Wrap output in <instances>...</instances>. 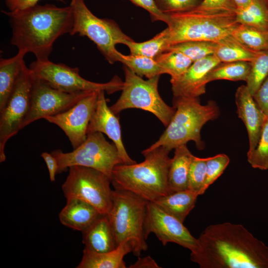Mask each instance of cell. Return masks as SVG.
I'll return each mask as SVG.
<instances>
[{
	"label": "cell",
	"mask_w": 268,
	"mask_h": 268,
	"mask_svg": "<svg viewBox=\"0 0 268 268\" xmlns=\"http://www.w3.org/2000/svg\"><path fill=\"white\" fill-rule=\"evenodd\" d=\"M191 261L201 268H268V247L240 224L207 226Z\"/></svg>",
	"instance_id": "cell-1"
},
{
	"label": "cell",
	"mask_w": 268,
	"mask_h": 268,
	"mask_svg": "<svg viewBox=\"0 0 268 268\" xmlns=\"http://www.w3.org/2000/svg\"><path fill=\"white\" fill-rule=\"evenodd\" d=\"M1 12L9 17L10 44L18 51L32 53L40 61L49 60L55 41L70 34L73 25L70 5L60 7L53 4H37L21 10Z\"/></svg>",
	"instance_id": "cell-2"
},
{
	"label": "cell",
	"mask_w": 268,
	"mask_h": 268,
	"mask_svg": "<svg viewBox=\"0 0 268 268\" xmlns=\"http://www.w3.org/2000/svg\"><path fill=\"white\" fill-rule=\"evenodd\" d=\"M169 151L162 146L142 155V162L116 165L112 172L111 183L114 188L130 191L148 201L154 202L171 193L168 173L172 158Z\"/></svg>",
	"instance_id": "cell-3"
},
{
	"label": "cell",
	"mask_w": 268,
	"mask_h": 268,
	"mask_svg": "<svg viewBox=\"0 0 268 268\" xmlns=\"http://www.w3.org/2000/svg\"><path fill=\"white\" fill-rule=\"evenodd\" d=\"M173 104L176 112L165 131L157 141L141 152L142 154L160 146L170 151L191 140L199 150L203 148L201 130L206 123L219 116L217 104L210 101L202 105L199 97H173Z\"/></svg>",
	"instance_id": "cell-4"
},
{
	"label": "cell",
	"mask_w": 268,
	"mask_h": 268,
	"mask_svg": "<svg viewBox=\"0 0 268 268\" xmlns=\"http://www.w3.org/2000/svg\"><path fill=\"white\" fill-rule=\"evenodd\" d=\"M167 14L169 46L192 41L217 43L231 35L239 24L235 11L209 13L193 9Z\"/></svg>",
	"instance_id": "cell-5"
},
{
	"label": "cell",
	"mask_w": 268,
	"mask_h": 268,
	"mask_svg": "<svg viewBox=\"0 0 268 268\" xmlns=\"http://www.w3.org/2000/svg\"><path fill=\"white\" fill-rule=\"evenodd\" d=\"M147 202L130 191L114 188L107 214L117 246L128 242L136 257L148 248L144 230Z\"/></svg>",
	"instance_id": "cell-6"
},
{
	"label": "cell",
	"mask_w": 268,
	"mask_h": 268,
	"mask_svg": "<svg viewBox=\"0 0 268 268\" xmlns=\"http://www.w3.org/2000/svg\"><path fill=\"white\" fill-rule=\"evenodd\" d=\"M73 16L70 35L87 37L95 44L107 61L113 64L119 62L121 53L116 48L118 44L125 45L132 40L113 20L96 16L87 6L85 0H71Z\"/></svg>",
	"instance_id": "cell-7"
},
{
	"label": "cell",
	"mask_w": 268,
	"mask_h": 268,
	"mask_svg": "<svg viewBox=\"0 0 268 268\" xmlns=\"http://www.w3.org/2000/svg\"><path fill=\"white\" fill-rule=\"evenodd\" d=\"M125 81L122 92L118 100L110 107L118 115L129 108H137L154 114L167 127L172 120L176 108L168 105L162 99L158 90L160 75L146 80L124 66Z\"/></svg>",
	"instance_id": "cell-8"
},
{
	"label": "cell",
	"mask_w": 268,
	"mask_h": 268,
	"mask_svg": "<svg viewBox=\"0 0 268 268\" xmlns=\"http://www.w3.org/2000/svg\"><path fill=\"white\" fill-rule=\"evenodd\" d=\"M51 154L57 160L58 173L73 166H81L98 170L111 181L114 167L124 164L115 145L107 141L100 132L87 134L86 139L72 151L56 149Z\"/></svg>",
	"instance_id": "cell-9"
},
{
	"label": "cell",
	"mask_w": 268,
	"mask_h": 268,
	"mask_svg": "<svg viewBox=\"0 0 268 268\" xmlns=\"http://www.w3.org/2000/svg\"><path fill=\"white\" fill-rule=\"evenodd\" d=\"M62 186L67 200L75 198L95 207L102 215H107L112 205L113 191L110 179L96 169L73 166Z\"/></svg>",
	"instance_id": "cell-10"
},
{
	"label": "cell",
	"mask_w": 268,
	"mask_h": 268,
	"mask_svg": "<svg viewBox=\"0 0 268 268\" xmlns=\"http://www.w3.org/2000/svg\"><path fill=\"white\" fill-rule=\"evenodd\" d=\"M29 68L36 78L67 93L104 90L111 94L122 90L124 85V82L116 75L106 83L89 81L80 75L78 67H70L62 63L56 64L49 60H36L31 63Z\"/></svg>",
	"instance_id": "cell-11"
},
{
	"label": "cell",
	"mask_w": 268,
	"mask_h": 268,
	"mask_svg": "<svg viewBox=\"0 0 268 268\" xmlns=\"http://www.w3.org/2000/svg\"><path fill=\"white\" fill-rule=\"evenodd\" d=\"M35 76L25 64L4 108L0 111V162L6 159L7 141L22 129L30 107Z\"/></svg>",
	"instance_id": "cell-12"
},
{
	"label": "cell",
	"mask_w": 268,
	"mask_h": 268,
	"mask_svg": "<svg viewBox=\"0 0 268 268\" xmlns=\"http://www.w3.org/2000/svg\"><path fill=\"white\" fill-rule=\"evenodd\" d=\"M91 91H93L63 92L35 77L30 107L22 124V129L38 120L67 111Z\"/></svg>",
	"instance_id": "cell-13"
},
{
	"label": "cell",
	"mask_w": 268,
	"mask_h": 268,
	"mask_svg": "<svg viewBox=\"0 0 268 268\" xmlns=\"http://www.w3.org/2000/svg\"><path fill=\"white\" fill-rule=\"evenodd\" d=\"M144 230L146 239L153 233L164 246L174 243L191 252L197 247V238L192 236L183 223L154 202H147Z\"/></svg>",
	"instance_id": "cell-14"
},
{
	"label": "cell",
	"mask_w": 268,
	"mask_h": 268,
	"mask_svg": "<svg viewBox=\"0 0 268 268\" xmlns=\"http://www.w3.org/2000/svg\"><path fill=\"white\" fill-rule=\"evenodd\" d=\"M98 91H91L65 112L44 118L64 131L73 149L86 138L88 126L96 106Z\"/></svg>",
	"instance_id": "cell-15"
},
{
	"label": "cell",
	"mask_w": 268,
	"mask_h": 268,
	"mask_svg": "<svg viewBox=\"0 0 268 268\" xmlns=\"http://www.w3.org/2000/svg\"><path fill=\"white\" fill-rule=\"evenodd\" d=\"M94 132L105 134L113 141L124 164L136 163L129 156L124 147L119 118L108 106L104 90L98 91L96 106L87 128V134Z\"/></svg>",
	"instance_id": "cell-16"
},
{
	"label": "cell",
	"mask_w": 268,
	"mask_h": 268,
	"mask_svg": "<svg viewBox=\"0 0 268 268\" xmlns=\"http://www.w3.org/2000/svg\"><path fill=\"white\" fill-rule=\"evenodd\" d=\"M220 63L214 54L193 62L181 76L170 79L173 96L197 98L205 93L206 76Z\"/></svg>",
	"instance_id": "cell-17"
},
{
	"label": "cell",
	"mask_w": 268,
	"mask_h": 268,
	"mask_svg": "<svg viewBox=\"0 0 268 268\" xmlns=\"http://www.w3.org/2000/svg\"><path fill=\"white\" fill-rule=\"evenodd\" d=\"M235 102L238 117L244 122L248 134V155L255 150L259 142L267 116L259 108L246 85H242L237 88Z\"/></svg>",
	"instance_id": "cell-18"
},
{
	"label": "cell",
	"mask_w": 268,
	"mask_h": 268,
	"mask_svg": "<svg viewBox=\"0 0 268 268\" xmlns=\"http://www.w3.org/2000/svg\"><path fill=\"white\" fill-rule=\"evenodd\" d=\"M67 200L59 217L61 223L67 227L82 232L102 215L92 205L81 200Z\"/></svg>",
	"instance_id": "cell-19"
},
{
	"label": "cell",
	"mask_w": 268,
	"mask_h": 268,
	"mask_svg": "<svg viewBox=\"0 0 268 268\" xmlns=\"http://www.w3.org/2000/svg\"><path fill=\"white\" fill-rule=\"evenodd\" d=\"M82 234L85 249L101 253L113 250L118 246L107 215H101Z\"/></svg>",
	"instance_id": "cell-20"
},
{
	"label": "cell",
	"mask_w": 268,
	"mask_h": 268,
	"mask_svg": "<svg viewBox=\"0 0 268 268\" xmlns=\"http://www.w3.org/2000/svg\"><path fill=\"white\" fill-rule=\"evenodd\" d=\"M132 250L130 244L123 242L112 251L95 252L84 249L82 260L77 268H126L124 257Z\"/></svg>",
	"instance_id": "cell-21"
},
{
	"label": "cell",
	"mask_w": 268,
	"mask_h": 268,
	"mask_svg": "<svg viewBox=\"0 0 268 268\" xmlns=\"http://www.w3.org/2000/svg\"><path fill=\"white\" fill-rule=\"evenodd\" d=\"M199 195L189 189L172 192L154 201L163 210L184 222Z\"/></svg>",
	"instance_id": "cell-22"
},
{
	"label": "cell",
	"mask_w": 268,
	"mask_h": 268,
	"mask_svg": "<svg viewBox=\"0 0 268 268\" xmlns=\"http://www.w3.org/2000/svg\"><path fill=\"white\" fill-rule=\"evenodd\" d=\"M26 54L18 51L11 58L0 59V111L5 106L25 64L24 57Z\"/></svg>",
	"instance_id": "cell-23"
},
{
	"label": "cell",
	"mask_w": 268,
	"mask_h": 268,
	"mask_svg": "<svg viewBox=\"0 0 268 268\" xmlns=\"http://www.w3.org/2000/svg\"><path fill=\"white\" fill-rule=\"evenodd\" d=\"M192 154L186 144L175 148L168 173L171 193L188 189V175Z\"/></svg>",
	"instance_id": "cell-24"
},
{
	"label": "cell",
	"mask_w": 268,
	"mask_h": 268,
	"mask_svg": "<svg viewBox=\"0 0 268 268\" xmlns=\"http://www.w3.org/2000/svg\"><path fill=\"white\" fill-rule=\"evenodd\" d=\"M259 52L249 49L230 35L217 43L214 55L221 63L251 62Z\"/></svg>",
	"instance_id": "cell-25"
},
{
	"label": "cell",
	"mask_w": 268,
	"mask_h": 268,
	"mask_svg": "<svg viewBox=\"0 0 268 268\" xmlns=\"http://www.w3.org/2000/svg\"><path fill=\"white\" fill-rule=\"evenodd\" d=\"M237 22L268 32V8L264 0H253L235 11Z\"/></svg>",
	"instance_id": "cell-26"
},
{
	"label": "cell",
	"mask_w": 268,
	"mask_h": 268,
	"mask_svg": "<svg viewBox=\"0 0 268 268\" xmlns=\"http://www.w3.org/2000/svg\"><path fill=\"white\" fill-rule=\"evenodd\" d=\"M251 68V62H233L220 63L208 73L207 83L215 80L247 81Z\"/></svg>",
	"instance_id": "cell-27"
},
{
	"label": "cell",
	"mask_w": 268,
	"mask_h": 268,
	"mask_svg": "<svg viewBox=\"0 0 268 268\" xmlns=\"http://www.w3.org/2000/svg\"><path fill=\"white\" fill-rule=\"evenodd\" d=\"M249 49L260 52L268 50V32L239 23L231 35Z\"/></svg>",
	"instance_id": "cell-28"
},
{
	"label": "cell",
	"mask_w": 268,
	"mask_h": 268,
	"mask_svg": "<svg viewBox=\"0 0 268 268\" xmlns=\"http://www.w3.org/2000/svg\"><path fill=\"white\" fill-rule=\"evenodd\" d=\"M119 62L127 67L139 76H143L148 79L162 74L164 69L153 58L140 55H124L120 54Z\"/></svg>",
	"instance_id": "cell-29"
},
{
	"label": "cell",
	"mask_w": 268,
	"mask_h": 268,
	"mask_svg": "<svg viewBox=\"0 0 268 268\" xmlns=\"http://www.w3.org/2000/svg\"><path fill=\"white\" fill-rule=\"evenodd\" d=\"M125 45L129 48L131 55L155 59L161 53L166 51L169 47L168 29L166 28L149 40L138 43L132 40L127 42Z\"/></svg>",
	"instance_id": "cell-30"
},
{
	"label": "cell",
	"mask_w": 268,
	"mask_h": 268,
	"mask_svg": "<svg viewBox=\"0 0 268 268\" xmlns=\"http://www.w3.org/2000/svg\"><path fill=\"white\" fill-rule=\"evenodd\" d=\"M171 79H176L183 74L193 64V61L183 53L170 50L164 52L154 59Z\"/></svg>",
	"instance_id": "cell-31"
},
{
	"label": "cell",
	"mask_w": 268,
	"mask_h": 268,
	"mask_svg": "<svg viewBox=\"0 0 268 268\" xmlns=\"http://www.w3.org/2000/svg\"><path fill=\"white\" fill-rule=\"evenodd\" d=\"M216 44V42L206 41H187L171 45L166 51L173 50L180 52L194 62L213 55Z\"/></svg>",
	"instance_id": "cell-32"
},
{
	"label": "cell",
	"mask_w": 268,
	"mask_h": 268,
	"mask_svg": "<svg viewBox=\"0 0 268 268\" xmlns=\"http://www.w3.org/2000/svg\"><path fill=\"white\" fill-rule=\"evenodd\" d=\"M268 76V50L261 51L251 62L246 86L253 96Z\"/></svg>",
	"instance_id": "cell-33"
},
{
	"label": "cell",
	"mask_w": 268,
	"mask_h": 268,
	"mask_svg": "<svg viewBox=\"0 0 268 268\" xmlns=\"http://www.w3.org/2000/svg\"><path fill=\"white\" fill-rule=\"evenodd\" d=\"M206 174V159L192 154L188 175V189L202 195Z\"/></svg>",
	"instance_id": "cell-34"
},
{
	"label": "cell",
	"mask_w": 268,
	"mask_h": 268,
	"mask_svg": "<svg viewBox=\"0 0 268 268\" xmlns=\"http://www.w3.org/2000/svg\"><path fill=\"white\" fill-rule=\"evenodd\" d=\"M251 166L262 170H268V117L264 124L259 142L255 150L247 155Z\"/></svg>",
	"instance_id": "cell-35"
},
{
	"label": "cell",
	"mask_w": 268,
	"mask_h": 268,
	"mask_svg": "<svg viewBox=\"0 0 268 268\" xmlns=\"http://www.w3.org/2000/svg\"><path fill=\"white\" fill-rule=\"evenodd\" d=\"M206 179L202 190V195L223 173L230 162L229 157L224 154H219L206 158Z\"/></svg>",
	"instance_id": "cell-36"
},
{
	"label": "cell",
	"mask_w": 268,
	"mask_h": 268,
	"mask_svg": "<svg viewBox=\"0 0 268 268\" xmlns=\"http://www.w3.org/2000/svg\"><path fill=\"white\" fill-rule=\"evenodd\" d=\"M159 10L164 14L190 11L198 6L201 0H154Z\"/></svg>",
	"instance_id": "cell-37"
},
{
	"label": "cell",
	"mask_w": 268,
	"mask_h": 268,
	"mask_svg": "<svg viewBox=\"0 0 268 268\" xmlns=\"http://www.w3.org/2000/svg\"><path fill=\"white\" fill-rule=\"evenodd\" d=\"M237 9L233 0H202L195 10L217 13L224 11H235Z\"/></svg>",
	"instance_id": "cell-38"
},
{
	"label": "cell",
	"mask_w": 268,
	"mask_h": 268,
	"mask_svg": "<svg viewBox=\"0 0 268 268\" xmlns=\"http://www.w3.org/2000/svg\"><path fill=\"white\" fill-rule=\"evenodd\" d=\"M137 6L147 10L150 14L152 21H162L166 23L168 14L161 12L154 0H128Z\"/></svg>",
	"instance_id": "cell-39"
},
{
	"label": "cell",
	"mask_w": 268,
	"mask_h": 268,
	"mask_svg": "<svg viewBox=\"0 0 268 268\" xmlns=\"http://www.w3.org/2000/svg\"><path fill=\"white\" fill-rule=\"evenodd\" d=\"M253 96L259 108L268 117V76Z\"/></svg>",
	"instance_id": "cell-40"
},
{
	"label": "cell",
	"mask_w": 268,
	"mask_h": 268,
	"mask_svg": "<svg viewBox=\"0 0 268 268\" xmlns=\"http://www.w3.org/2000/svg\"><path fill=\"white\" fill-rule=\"evenodd\" d=\"M40 0H5V4L9 11H16L32 7ZM63 1L64 0H57Z\"/></svg>",
	"instance_id": "cell-41"
},
{
	"label": "cell",
	"mask_w": 268,
	"mask_h": 268,
	"mask_svg": "<svg viewBox=\"0 0 268 268\" xmlns=\"http://www.w3.org/2000/svg\"><path fill=\"white\" fill-rule=\"evenodd\" d=\"M41 156L46 164L50 181L55 182V176L58 173L59 168L57 159L51 153H49L47 152H42Z\"/></svg>",
	"instance_id": "cell-42"
},
{
	"label": "cell",
	"mask_w": 268,
	"mask_h": 268,
	"mask_svg": "<svg viewBox=\"0 0 268 268\" xmlns=\"http://www.w3.org/2000/svg\"><path fill=\"white\" fill-rule=\"evenodd\" d=\"M130 268H159L158 265L150 256L139 258L134 264L129 267Z\"/></svg>",
	"instance_id": "cell-43"
},
{
	"label": "cell",
	"mask_w": 268,
	"mask_h": 268,
	"mask_svg": "<svg viewBox=\"0 0 268 268\" xmlns=\"http://www.w3.org/2000/svg\"><path fill=\"white\" fill-rule=\"evenodd\" d=\"M237 9L243 8L248 6L253 0H233Z\"/></svg>",
	"instance_id": "cell-44"
},
{
	"label": "cell",
	"mask_w": 268,
	"mask_h": 268,
	"mask_svg": "<svg viewBox=\"0 0 268 268\" xmlns=\"http://www.w3.org/2000/svg\"><path fill=\"white\" fill-rule=\"evenodd\" d=\"M264 1H265V3L266 4V5H267L268 8V0H264Z\"/></svg>",
	"instance_id": "cell-45"
},
{
	"label": "cell",
	"mask_w": 268,
	"mask_h": 268,
	"mask_svg": "<svg viewBox=\"0 0 268 268\" xmlns=\"http://www.w3.org/2000/svg\"></svg>",
	"instance_id": "cell-46"
}]
</instances>
